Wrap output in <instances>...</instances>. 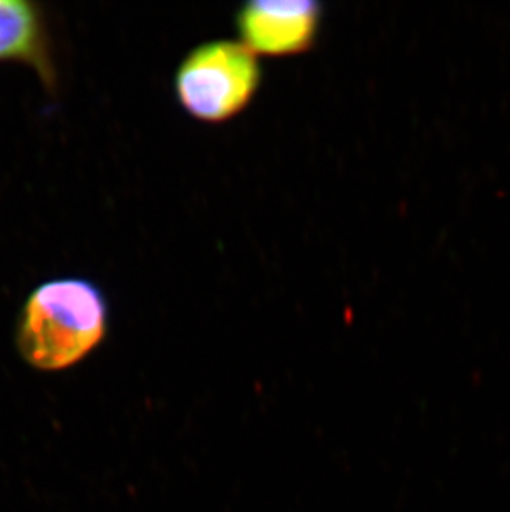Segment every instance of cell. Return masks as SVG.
<instances>
[{"label":"cell","instance_id":"1","mask_svg":"<svg viewBox=\"0 0 510 512\" xmlns=\"http://www.w3.org/2000/svg\"><path fill=\"white\" fill-rule=\"evenodd\" d=\"M108 330V300L95 282L58 277L30 290L15 325L20 358L39 372H63L97 350Z\"/></svg>","mask_w":510,"mask_h":512},{"label":"cell","instance_id":"2","mask_svg":"<svg viewBox=\"0 0 510 512\" xmlns=\"http://www.w3.org/2000/svg\"><path fill=\"white\" fill-rule=\"evenodd\" d=\"M260 65L246 45L214 40L184 58L176 73V95L189 115L221 123L239 115L260 85Z\"/></svg>","mask_w":510,"mask_h":512},{"label":"cell","instance_id":"3","mask_svg":"<svg viewBox=\"0 0 510 512\" xmlns=\"http://www.w3.org/2000/svg\"><path fill=\"white\" fill-rule=\"evenodd\" d=\"M237 30L252 54H304L317 40L322 5L312 0H252L237 12Z\"/></svg>","mask_w":510,"mask_h":512},{"label":"cell","instance_id":"4","mask_svg":"<svg viewBox=\"0 0 510 512\" xmlns=\"http://www.w3.org/2000/svg\"><path fill=\"white\" fill-rule=\"evenodd\" d=\"M45 9L29 0H0V63H20L34 70L53 95L58 73Z\"/></svg>","mask_w":510,"mask_h":512}]
</instances>
